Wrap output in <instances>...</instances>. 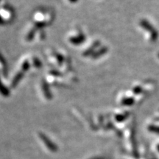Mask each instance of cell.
Segmentation results:
<instances>
[{
	"instance_id": "cell-1",
	"label": "cell",
	"mask_w": 159,
	"mask_h": 159,
	"mask_svg": "<svg viewBox=\"0 0 159 159\" xmlns=\"http://www.w3.org/2000/svg\"><path fill=\"white\" fill-rule=\"evenodd\" d=\"M142 26L145 29H147V30L150 32L151 37H152V39L153 41L158 39V32L156 30V29L154 27H152V26L150 23L147 22V21H142Z\"/></svg>"
},
{
	"instance_id": "cell-2",
	"label": "cell",
	"mask_w": 159,
	"mask_h": 159,
	"mask_svg": "<svg viewBox=\"0 0 159 159\" xmlns=\"http://www.w3.org/2000/svg\"><path fill=\"white\" fill-rule=\"evenodd\" d=\"M157 150H158V151L159 152V144L157 146Z\"/></svg>"
},
{
	"instance_id": "cell-3",
	"label": "cell",
	"mask_w": 159,
	"mask_h": 159,
	"mask_svg": "<svg viewBox=\"0 0 159 159\" xmlns=\"http://www.w3.org/2000/svg\"><path fill=\"white\" fill-rule=\"evenodd\" d=\"M158 57H159V54H158Z\"/></svg>"
}]
</instances>
